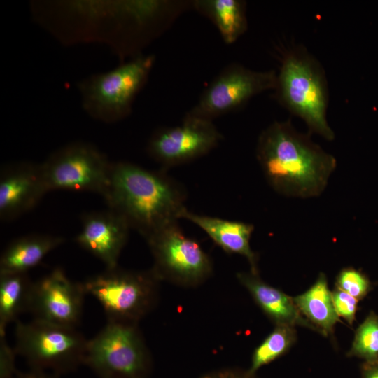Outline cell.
Wrapping results in <instances>:
<instances>
[{"mask_svg":"<svg viewBox=\"0 0 378 378\" xmlns=\"http://www.w3.org/2000/svg\"><path fill=\"white\" fill-rule=\"evenodd\" d=\"M256 158L270 187L291 197L321 195L337 167L333 155L298 131L290 120L275 121L260 133Z\"/></svg>","mask_w":378,"mask_h":378,"instance_id":"cell-1","label":"cell"},{"mask_svg":"<svg viewBox=\"0 0 378 378\" xmlns=\"http://www.w3.org/2000/svg\"><path fill=\"white\" fill-rule=\"evenodd\" d=\"M163 171L147 169L126 161L111 162L102 196L108 209L144 239L178 222L187 209L185 188Z\"/></svg>","mask_w":378,"mask_h":378,"instance_id":"cell-2","label":"cell"},{"mask_svg":"<svg viewBox=\"0 0 378 378\" xmlns=\"http://www.w3.org/2000/svg\"><path fill=\"white\" fill-rule=\"evenodd\" d=\"M274 97L292 114L300 118L310 132L335 139L326 112L328 89L318 61L302 47L291 49L282 59Z\"/></svg>","mask_w":378,"mask_h":378,"instance_id":"cell-3","label":"cell"},{"mask_svg":"<svg viewBox=\"0 0 378 378\" xmlns=\"http://www.w3.org/2000/svg\"><path fill=\"white\" fill-rule=\"evenodd\" d=\"M154 55L141 54L78 83L83 110L92 118L114 123L132 113L134 101L154 66Z\"/></svg>","mask_w":378,"mask_h":378,"instance_id":"cell-4","label":"cell"},{"mask_svg":"<svg viewBox=\"0 0 378 378\" xmlns=\"http://www.w3.org/2000/svg\"><path fill=\"white\" fill-rule=\"evenodd\" d=\"M15 346L17 354L30 369L59 376L84 365L88 340L76 328L33 318L15 322Z\"/></svg>","mask_w":378,"mask_h":378,"instance_id":"cell-5","label":"cell"},{"mask_svg":"<svg viewBox=\"0 0 378 378\" xmlns=\"http://www.w3.org/2000/svg\"><path fill=\"white\" fill-rule=\"evenodd\" d=\"M160 282L151 270L138 272L117 266L82 284L86 295L102 305L107 321L138 324L155 308Z\"/></svg>","mask_w":378,"mask_h":378,"instance_id":"cell-6","label":"cell"},{"mask_svg":"<svg viewBox=\"0 0 378 378\" xmlns=\"http://www.w3.org/2000/svg\"><path fill=\"white\" fill-rule=\"evenodd\" d=\"M84 365L99 378H147L152 359L136 323L107 321L88 340Z\"/></svg>","mask_w":378,"mask_h":378,"instance_id":"cell-7","label":"cell"},{"mask_svg":"<svg viewBox=\"0 0 378 378\" xmlns=\"http://www.w3.org/2000/svg\"><path fill=\"white\" fill-rule=\"evenodd\" d=\"M145 239L153 258L150 270L160 281L195 287L212 274L210 257L195 239L183 233L178 222Z\"/></svg>","mask_w":378,"mask_h":378,"instance_id":"cell-8","label":"cell"},{"mask_svg":"<svg viewBox=\"0 0 378 378\" xmlns=\"http://www.w3.org/2000/svg\"><path fill=\"white\" fill-rule=\"evenodd\" d=\"M111 162L92 144L76 141L55 150L41 164L48 192H92L101 195L108 183Z\"/></svg>","mask_w":378,"mask_h":378,"instance_id":"cell-9","label":"cell"},{"mask_svg":"<svg viewBox=\"0 0 378 378\" xmlns=\"http://www.w3.org/2000/svg\"><path fill=\"white\" fill-rule=\"evenodd\" d=\"M276 77L274 70L258 71L238 63L230 64L212 80L186 113L213 121L239 109L257 94L274 90Z\"/></svg>","mask_w":378,"mask_h":378,"instance_id":"cell-10","label":"cell"},{"mask_svg":"<svg viewBox=\"0 0 378 378\" xmlns=\"http://www.w3.org/2000/svg\"><path fill=\"white\" fill-rule=\"evenodd\" d=\"M222 139L213 121L186 113L180 125L156 130L148 139L146 150L165 170L206 155Z\"/></svg>","mask_w":378,"mask_h":378,"instance_id":"cell-11","label":"cell"},{"mask_svg":"<svg viewBox=\"0 0 378 378\" xmlns=\"http://www.w3.org/2000/svg\"><path fill=\"white\" fill-rule=\"evenodd\" d=\"M85 295L82 282L72 281L61 267H56L34 281L29 312L34 319L76 328Z\"/></svg>","mask_w":378,"mask_h":378,"instance_id":"cell-12","label":"cell"},{"mask_svg":"<svg viewBox=\"0 0 378 378\" xmlns=\"http://www.w3.org/2000/svg\"><path fill=\"white\" fill-rule=\"evenodd\" d=\"M41 164L16 162L0 175V218L12 220L31 210L48 192Z\"/></svg>","mask_w":378,"mask_h":378,"instance_id":"cell-13","label":"cell"},{"mask_svg":"<svg viewBox=\"0 0 378 378\" xmlns=\"http://www.w3.org/2000/svg\"><path fill=\"white\" fill-rule=\"evenodd\" d=\"M130 227L114 211H92L82 217V227L76 243L111 269L118 266L121 251L128 239Z\"/></svg>","mask_w":378,"mask_h":378,"instance_id":"cell-14","label":"cell"},{"mask_svg":"<svg viewBox=\"0 0 378 378\" xmlns=\"http://www.w3.org/2000/svg\"><path fill=\"white\" fill-rule=\"evenodd\" d=\"M181 218L200 227L224 251L245 257L251 265V272L258 274V256L250 245L254 230L252 224L197 214L188 209L183 213Z\"/></svg>","mask_w":378,"mask_h":378,"instance_id":"cell-15","label":"cell"},{"mask_svg":"<svg viewBox=\"0 0 378 378\" xmlns=\"http://www.w3.org/2000/svg\"><path fill=\"white\" fill-rule=\"evenodd\" d=\"M239 281L250 293L256 304L276 325L300 326L314 330L316 328L302 316L293 298L264 282L258 274L239 272Z\"/></svg>","mask_w":378,"mask_h":378,"instance_id":"cell-16","label":"cell"},{"mask_svg":"<svg viewBox=\"0 0 378 378\" xmlns=\"http://www.w3.org/2000/svg\"><path fill=\"white\" fill-rule=\"evenodd\" d=\"M64 239L59 236L34 234L13 241L0 258V274L27 273L38 265Z\"/></svg>","mask_w":378,"mask_h":378,"instance_id":"cell-17","label":"cell"},{"mask_svg":"<svg viewBox=\"0 0 378 378\" xmlns=\"http://www.w3.org/2000/svg\"><path fill=\"white\" fill-rule=\"evenodd\" d=\"M192 10L208 18L227 45L234 43L247 30L245 1L192 0Z\"/></svg>","mask_w":378,"mask_h":378,"instance_id":"cell-18","label":"cell"},{"mask_svg":"<svg viewBox=\"0 0 378 378\" xmlns=\"http://www.w3.org/2000/svg\"><path fill=\"white\" fill-rule=\"evenodd\" d=\"M301 314L325 335L330 334L339 321L326 276L321 273L316 282L306 292L293 298Z\"/></svg>","mask_w":378,"mask_h":378,"instance_id":"cell-19","label":"cell"},{"mask_svg":"<svg viewBox=\"0 0 378 378\" xmlns=\"http://www.w3.org/2000/svg\"><path fill=\"white\" fill-rule=\"evenodd\" d=\"M33 284L27 273L0 274V334H6L9 323L29 312Z\"/></svg>","mask_w":378,"mask_h":378,"instance_id":"cell-20","label":"cell"},{"mask_svg":"<svg viewBox=\"0 0 378 378\" xmlns=\"http://www.w3.org/2000/svg\"><path fill=\"white\" fill-rule=\"evenodd\" d=\"M295 341L296 331L294 326L276 325L274 330L255 349L248 372L255 374L260 368L288 351Z\"/></svg>","mask_w":378,"mask_h":378,"instance_id":"cell-21","label":"cell"},{"mask_svg":"<svg viewBox=\"0 0 378 378\" xmlns=\"http://www.w3.org/2000/svg\"><path fill=\"white\" fill-rule=\"evenodd\" d=\"M349 356L363 358L365 363L378 360V315L371 312L357 328Z\"/></svg>","mask_w":378,"mask_h":378,"instance_id":"cell-22","label":"cell"},{"mask_svg":"<svg viewBox=\"0 0 378 378\" xmlns=\"http://www.w3.org/2000/svg\"><path fill=\"white\" fill-rule=\"evenodd\" d=\"M335 285L358 300L366 296L371 286L366 275L353 267L342 269L337 276Z\"/></svg>","mask_w":378,"mask_h":378,"instance_id":"cell-23","label":"cell"},{"mask_svg":"<svg viewBox=\"0 0 378 378\" xmlns=\"http://www.w3.org/2000/svg\"><path fill=\"white\" fill-rule=\"evenodd\" d=\"M332 298L339 317L341 316L349 325H352L355 320L358 300L337 288L332 292Z\"/></svg>","mask_w":378,"mask_h":378,"instance_id":"cell-24","label":"cell"},{"mask_svg":"<svg viewBox=\"0 0 378 378\" xmlns=\"http://www.w3.org/2000/svg\"><path fill=\"white\" fill-rule=\"evenodd\" d=\"M14 347L6 341V334H0V378H13L18 373Z\"/></svg>","mask_w":378,"mask_h":378,"instance_id":"cell-25","label":"cell"},{"mask_svg":"<svg viewBox=\"0 0 378 378\" xmlns=\"http://www.w3.org/2000/svg\"><path fill=\"white\" fill-rule=\"evenodd\" d=\"M200 378H255V374L239 369H221L206 373Z\"/></svg>","mask_w":378,"mask_h":378,"instance_id":"cell-26","label":"cell"},{"mask_svg":"<svg viewBox=\"0 0 378 378\" xmlns=\"http://www.w3.org/2000/svg\"><path fill=\"white\" fill-rule=\"evenodd\" d=\"M60 376L44 371L30 369L25 372H18L13 378H59Z\"/></svg>","mask_w":378,"mask_h":378,"instance_id":"cell-27","label":"cell"},{"mask_svg":"<svg viewBox=\"0 0 378 378\" xmlns=\"http://www.w3.org/2000/svg\"><path fill=\"white\" fill-rule=\"evenodd\" d=\"M362 378H378V360L365 363L362 369Z\"/></svg>","mask_w":378,"mask_h":378,"instance_id":"cell-28","label":"cell"}]
</instances>
